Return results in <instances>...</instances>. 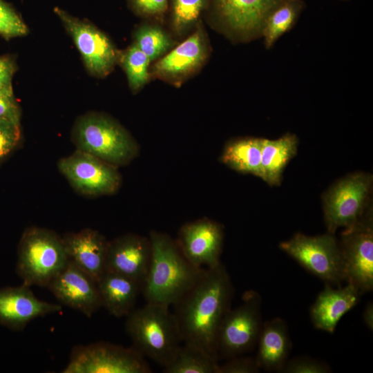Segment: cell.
Returning <instances> with one entry per match:
<instances>
[{
    "label": "cell",
    "mask_w": 373,
    "mask_h": 373,
    "mask_svg": "<svg viewBox=\"0 0 373 373\" xmlns=\"http://www.w3.org/2000/svg\"><path fill=\"white\" fill-rule=\"evenodd\" d=\"M298 144V137L290 133L277 140L262 138L261 179L270 186L280 185L285 166L296 154Z\"/></svg>",
    "instance_id": "obj_23"
},
{
    "label": "cell",
    "mask_w": 373,
    "mask_h": 373,
    "mask_svg": "<svg viewBox=\"0 0 373 373\" xmlns=\"http://www.w3.org/2000/svg\"><path fill=\"white\" fill-rule=\"evenodd\" d=\"M128 3L135 14L159 20L164 18L169 9V0H128Z\"/></svg>",
    "instance_id": "obj_32"
},
{
    "label": "cell",
    "mask_w": 373,
    "mask_h": 373,
    "mask_svg": "<svg viewBox=\"0 0 373 373\" xmlns=\"http://www.w3.org/2000/svg\"><path fill=\"white\" fill-rule=\"evenodd\" d=\"M363 319L365 325L371 331L373 330V304L370 302L364 309Z\"/></svg>",
    "instance_id": "obj_37"
},
{
    "label": "cell",
    "mask_w": 373,
    "mask_h": 373,
    "mask_svg": "<svg viewBox=\"0 0 373 373\" xmlns=\"http://www.w3.org/2000/svg\"><path fill=\"white\" fill-rule=\"evenodd\" d=\"M223 238L222 226L204 218L182 225L176 243L193 265L211 268L221 262Z\"/></svg>",
    "instance_id": "obj_14"
},
{
    "label": "cell",
    "mask_w": 373,
    "mask_h": 373,
    "mask_svg": "<svg viewBox=\"0 0 373 373\" xmlns=\"http://www.w3.org/2000/svg\"><path fill=\"white\" fill-rule=\"evenodd\" d=\"M262 324L260 295L248 290L243 294L240 305L230 308L222 320L216 338L218 358L228 359L252 350Z\"/></svg>",
    "instance_id": "obj_6"
},
{
    "label": "cell",
    "mask_w": 373,
    "mask_h": 373,
    "mask_svg": "<svg viewBox=\"0 0 373 373\" xmlns=\"http://www.w3.org/2000/svg\"><path fill=\"white\" fill-rule=\"evenodd\" d=\"M29 29L15 9L4 0H0V35L6 40L23 37Z\"/></svg>",
    "instance_id": "obj_30"
},
{
    "label": "cell",
    "mask_w": 373,
    "mask_h": 373,
    "mask_svg": "<svg viewBox=\"0 0 373 373\" xmlns=\"http://www.w3.org/2000/svg\"><path fill=\"white\" fill-rule=\"evenodd\" d=\"M136 46L153 61L166 53L173 45L169 36L159 26L145 24L135 34Z\"/></svg>",
    "instance_id": "obj_28"
},
{
    "label": "cell",
    "mask_w": 373,
    "mask_h": 373,
    "mask_svg": "<svg viewBox=\"0 0 373 373\" xmlns=\"http://www.w3.org/2000/svg\"><path fill=\"white\" fill-rule=\"evenodd\" d=\"M30 286L0 289V324L14 331H21L33 319L59 312L61 305L38 299Z\"/></svg>",
    "instance_id": "obj_18"
},
{
    "label": "cell",
    "mask_w": 373,
    "mask_h": 373,
    "mask_svg": "<svg viewBox=\"0 0 373 373\" xmlns=\"http://www.w3.org/2000/svg\"><path fill=\"white\" fill-rule=\"evenodd\" d=\"M71 137L76 149L116 166L128 164L139 153L131 135L113 118L102 113L90 112L79 117Z\"/></svg>",
    "instance_id": "obj_4"
},
{
    "label": "cell",
    "mask_w": 373,
    "mask_h": 373,
    "mask_svg": "<svg viewBox=\"0 0 373 373\" xmlns=\"http://www.w3.org/2000/svg\"><path fill=\"white\" fill-rule=\"evenodd\" d=\"M63 373H151L152 370L133 346L106 342L75 347Z\"/></svg>",
    "instance_id": "obj_9"
},
{
    "label": "cell",
    "mask_w": 373,
    "mask_h": 373,
    "mask_svg": "<svg viewBox=\"0 0 373 373\" xmlns=\"http://www.w3.org/2000/svg\"><path fill=\"white\" fill-rule=\"evenodd\" d=\"M262 138L246 137L233 140L224 146L222 162L229 168L262 178Z\"/></svg>",
    "instance_id": "obj_24"
},
{
    "label": "cell",
    "mask_w": 373,
    "mask_h": 373,
    "mask_svg": "<svg viewBox=\"0 0 373 373\" xmlns=\"http://www.w3.org/2000/svg\"><path fill=\"white\" fill-rule=\"evenodd\" d=\"M372 175L357 172L336 182L323 196V211L327 232L356 222L370 207Z\"/></svg>",
    "instance_id": "obj_10"
},
{
    "label": "cell",
    "mask_w": 373,
    "mask_h": 373,
    "mask_svg": "<svg viewBox=\"0 0 373 373\" xmlns=\"http://www.w3.org/2000/svg\"><path fill=\"white\" fill-rule=\"evenodd\" d=\"M126 317V332L133 347L163 367L169 365L183 342L176 318L170 312L169 306L146 302Z\"/></svg>",
    "instance_id": "obj_3"
},
{
    "label": "cell",
    "mask_w": 373,
    "mask_h": 373,
    "mask_svg": "<svg viewBox=\"0 0 373 373\" xmlns=\"http://www.w3.org/2000/svg\"><path fill=\"white\" fill-rule=\"evenodd\" d=\"M344 280L362 294L373 289V218L372 208L341 233L338 241Z\"/></svg>",
    "instance_id": "obj_7"
},
{
    "label": "cell",
    "mask_w": 373,
    "mask_h": 373,
    "mask_svg": "<svg viewBox=\"0 0 373 373\" xmlns=\"http://www.w3.org/2000/svg\"><path fill=\"white\" fill-rule=\"evenodd\" d=\"M17 69L13 57L0 56V88H12V81Z\"/></svg>",
    "instance_id": "obj_36"
},
{
    "label": "cell",
    "mask_w": 373,
    "mask_h": 373,
    "mask_svg": "<svg viewBox=\"0 0 373 373\" xmlns=\"http://www.w3.org/2000/svg\"><path fill=\"white\" fill-rule=\"evenodd\" d=\"M219 365L218 359L201 347L184 342L163 372L218 373Z\"/></svg>",
    "instance_id": "obj_25"
},
{
    "label": "cell",
    "mask_w": 373,
    "mask_h": 373,
    "mask_svg": "<svg viewBox=\"0 0 373 373\" xmlns=\"http://www.w3.org/2000/svg\"><path fill=\"white\" fill-rule=\"evenodd\" d=\"M118 62L126 73L133 92L138 91L149 81V65L151 61L135 44L119 52Z\"/></svg>",
    "instance_id": "obj_27"
},
{
    "label": "cell",
    "mask_w": 373,
    "mask_h": 373,
    "mask_svg": "<svg viewBox=\"0 0 373 373\" xmlns=\"http://www.w3.org/2000/svg\"><path fill=\"white\" fill-rule=\"evenodd\" d=\"M151 259L149 238L126 233L108 241L105 270L129 277L142 285Z\"/></svg>",
    "instance_id": "obj_16"
},
{
    "label": "cell",
    "mask_w": 373,
    "mask_h": 373,
    "mask_svg": "<svg viewBox=\"0 0 373 373\" xmlns=\"http://www.w3.org/2000/svg\"><path fill=\"white\" fill-rule=\"evenodd\" d=\"M21 137L20 124L0 119V162L18 146Z\"/></svg>",
    "instance_id": "obj_31"
},
{
    "label": "cell",
    "mask_w": 373,
    "mask_h": 373,
    "mask_svg": "<svg viewBox=\"0 0 373 373\" xmlns=\"http://www.w3.org/2000/svg\"><path fill=\"white\" fill-rule=\"evenodd\" d=\"M303 6L301 0H285L269 14L261 37L266 48H271L281 36L292 28Z\"/></svg>",
    "instance_id": "obj_26"
},
{
    "label": "cell",
    "mask_w": 373,
    "mask_h": 373,
    "mask_svg": "<svg viewBox=\"0 0 373 373\" xmlns=\"http://www.w3.org/2000/svg\"><path fill=\"white\" fill-rule=\"evenodd\" d=\"M330 368L319 361L300 356L287 360L280 372L284 373H327Z\"/></svg>",
    "instance_id": "obj_33"
},
{
    "label": "cell",
    "mask_w": 373,
    "mask_h": 373,
    "mask_svg": "<svg viewBox=\"0 0 373 373\" xmlns=\"http://www.w3.org/2000/svg\"><path fill=\"white\" fill-rule=\"evenodd\" d=\"M57 167L74 190L84 195H112L121 186L117 166L78 149L61 158Z\"/></svg>",
    "instance_id": "obj_11"
},
{
    "label": "cell",
    "mask_w": 373,
    "mask_h": 373,
    "mask_svg": "<svg viewBox=\"0 0 373 373\" xmlns=\"http://www.w3.org/2000/svg\"><path fill=\"white\" fill-rule=\"evenodd\" d=\"M285 0H208L206 10L231 37L249 41L262 37L269 14Z\"/></svg>",
    "instance_id": "obj_13"
},
{
    "label": "cell",
    "mask_w": 373,
    "mask_h": 373,
    "mask_svg": "<svg viewBox=\"0 0 373 373\" xmlns=\"http://www.w3.org/2000/svg\"><path fill=\"white\" fill-rule=\"evenodd\" d=\"M233 295V286L225 266L220 262L206 268L198 282L173 305L182 341L201 347L219 360L218 332L231 308Z\"/></svg>",
    "instance_id": "obj_1"
},
{
    "label": "cell",
    "mask_w": 373,
    "mask_h": 373,
    "mask_svg": "<svg viewBox=\"0 0 373 373\" xmlns=\"http://www.w3.org/2000/svg\"><path fill=\"white\" fill-rule=\"evenodd\" d=\"M208 0H171L170 21L173 30L184 32L198 22L206 10Z\"/></svg>",
    "instance_id": "obj_29"
},
{
    "label": "cell",
    "mask_w": 373,
    "mask_h": 373,
    "mask_svg": "<svg viewBox=\"0 0 373 373\" xmlns=\"http://www.w3.org/2000/svg\"><path fill=\"white\" fill-rule=\"evenodd\" d=\"M47 288L61 303L87 317L102 307L97 280L70 259Z\"/></svg>",
    "instance_id": "obj_15"
},
{
    "label": "cell",
    "mask_w": 373,
    "mask_h": 373,
    "mask_svg": "<svg viewBox=\"0 0 373 373\" xmlns=\"http://www.w3.org/2000/svg\"><path fill=\"white\" fill-rule=\"evenodd\" d=\"M257 344L256 359L260 368L280 372L291 347L286 323L278 317L264 323Z\"/></svg>",
    "instance_id": "obj_22"
},
{
    "label": "cell",
    "mask_w": 373,
    "mask_h": 373,
    "mask_svg": "<svg viewBox=\"0 0 373 373\" xmlns=\"http://www.w3.org/2000/svg\"><path fill=\"white\" fill-rule=\"evenodd\" d=\"M68 258L96 280L105 271L108 241L97 230L86 228L62 236Z\"/></svg>",
    "instance_id": "obj_19"
},
{
    "label": "cell",
    "mask_w": 373,
    "mask_h": 373,
    "mask_svg": "<svg viewBox=\"0 0 373 373\" xmlns=\"http://www.w3.org/2000/svg\"><path fill=\"white\" fill-rule=\"evenodd\" d=\"M102 307L113 316H127L135 308L142 286L126 276L105 270L97 280Z\"/></svg>",
    "instance_id": "obj_21"
},
{
    "label": "cell",
    "mask_w": 373,
    "mask_h": 373,
    "mask_svg": "<svg viewBox=\"0 0 373 373\" xmlns=\"http://www.w3.org/2000/svg\"><path fill=\"white\" fill-rule=\"evenodd\" d=\"M226 360L219 365L218 373H257L260 370L256 358L240 355Z\"/></svg>",
    "instance_id": "obj_35"
},
{
    "label": "cell",
    "mask_w": 373,
    "mask_h": 373,
    "mask_svg": "<svg viewBox=\"0 0 373 373\" xmlns=\"http://www.w3.org/2000/svg\"><path fill=\"white\" fill-rule=\"evenodd\" d=\"M17 256V273L22 284L30 287H47L69 260L62 237L52 230L38 227L24 230Z\"/></svg>",
    "instance_id": "obj_5"
},
{
    "label": "cell",
    "mask_w": 373,
    "mask_h": 373,
    "mask_svg": "<svg viewBox=\"0 0 373 373\" xmlns=\"http://www.w3.org/2000/svg\"><path fill=\"white\" fill-rule=\"evenodd\" d=\"M0 119L20 124L21 110L13 88H0Z\"/></svg>",
    "instance_id": "obj_34"
},
{
    "label": "cell",
    "mask_w": 373,
    "mask_h": 373,
    "mask_svg": "<svg viewBox=\"0 0 373 373\" xmlns=\"http://www.w3.org/2000/svg\"><path fill=\"white\" fill-rule=\"evenodd\" d=\"M54 12L72 37L87 70L97 77L109 75L118 63L119 52L109 38L89 21L55 7Z\"/></svg>",
    "instance_id": "obj_12"
},
{
    "label": "cell",
    "mask_w": 373,
    "mask_h": 373,
    "mask_svg": "<svg viewBox=\"0 0 373 373\" xmlns=\"http://www.w3.org/2000/svg\"><path fill=\"white\" fill-rule=\"evenodd\" d=\"M208 55L204 31L200 26L184 41L158 60L151 74L176 84L199 69Z\"/></svg>",
    "instance_id": "obj_17"
},
{
    "label": "cell",
    "mask_w": 373,
    "mask_h": 373,
    "mask_svg": "<svg viewBox=\"0 0 373 373\" xmlns=\"http://www.w3.org/2000/svg\"><path fill=\"white\" fill-rule=\"evenodd\" d=\"M279 247L325 284L339 285L344 281L341 250L334 234L309 236L297 233Z\"/></svg>",
    "instance_id": "obj_8"
},
{
    "label": "cell",
    "mask_w": 373,
    "mask_h": 373,
    "mask_svg": "<svg viewBox=\"0 0 373 373\" xmlns=\"http://www.w3.org/2000/svg\"><path fill=\"white\" fill-rule=\"evenodd\" d=\"M361 295L357 288L350 283L338 289L325 284L310 308L314 326L333 333L341 318L360 301Z\"/></svg>",
    "instance_id": "obj_20"
},
{
    "label": "cell",
    "mask_w": 373,
    "mask_h": 373,
    "mask_svg": "<svg viewBox=\"0 0 373 373\" xmlns=\"http://www.w3.org/2000/svg\"><path fill=\"white\" fill-rule=\"evenodd\" d=\"M149 238L151 259L141 293L146 302L173 305L198 282L206 268L191 263L167 234L151 231Z\"/></svg>",
    "instance_id": "obj_2"
}]
</instances>
